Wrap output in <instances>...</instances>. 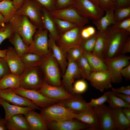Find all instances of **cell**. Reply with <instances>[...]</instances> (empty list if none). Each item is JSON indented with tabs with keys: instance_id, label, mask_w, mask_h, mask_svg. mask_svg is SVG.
Wrapping results in <instances>:
<instances>
[{
	"instance_id": "27",
	"label": "cell",
	"mask_w": 130,
	"mask_h": 130,
	"mask_svg": "<svg viewBox=\"0 0 130 130\" xmlns=\"http://www.w3.org/2000/svg\"><path fill=\"white\" fill-rule=\"evenodd\" d=\"M114 9L105 11V15L100 18L92 20V23L98 31H105L110 25L117 23L114 15Z\"/></svg>"
},
{
	"instance_id": "38",
	"label": "cell",
	"mask_w": 130,
	"mask_h": 130,
	"mask_svg": "<svg viewBox=\"0 0 130 130\" xmlns=\"http://www.w3.org/2000/svg\"><path fill=\"white\" fill-rule=\"evenodd\" d=\"M114 15L117 22H120L130 17V6L117 8L114 10Z\"/></svg>"
},
{
	"instance_id": "22",
	"label": "cell",
	"mask_w": 130,
	"mask_h": 130,
	"mask_svg": "<svg viewBox=\"0 0 130 130\" xmlns=\"http://www.w3.org/2000/svg\"><path fill=\"white\" fill-rule=\"evenodd\" d=\"M30 130H47L46 123L40 114L31 110L24 115Z\"/></svg>"
},
{
	"instance_id": "52",
	"label": "cell",
	"mask_w": 130,
	"mask_h": 130,
	"mask_svg": "<svg viewBox=\"0 0 130 130\" xmlns=\"http://www.w3.org/2000/svg\"><path fill=\"white\" fill-rule=\"evenodd\" d=\"M115 8H119L130 6V0H115Z\"/></svg>"
},
{
	"instance_id": "1",
	"label": "cell",
	"mask_w": 130,
	"mask_h": 130,
	"mask_svg": "<svg viewBox=\"0 0 130 130\" xmlns=\"http://www.w3.org/2000/svg\"><path fill=\"white\" fill-rule=\"evenodd\" d=\"M107 36V43L103 54V59H108L120 54L122 47L129 36L130 32L126 31H113L108 27L105 31Z\"/></svg>"
},
{
	"instance_id": "34",
	"label": "cell",
	"mask_w": 130,
	"mask_h": 130,
	"mask_svg": "<svg viewBox=\"0 0 130 130\" xmlns=\"http://www.w3.org/2000/svg\"><path fill=\"white\" fill-rule=\"evenodd\" d=\"M21 58L25 68L39 66L43 59L38 54L28 52L25 53Z\"/></svg>"
},
{
	"instance_id": "14",
	"label": "cell",
	"mask_w": 130,
	"mask_h": 130,
	"mask_svg": "<svg viewBox=\"0 0 130 130\" xmlns=\"http://www.w3.org/2000/svg\"><path fill=\"white\" fill-rule=\"evenodd\" d=\"M38 91L47 98L59 101L70 99L74 96L68 92L62 85L55 86L49 84L46 82Z\"/></svg>"
},
{
	"instance_id": "11",
	"label": "cell",
	"mask_w": 130,
	"mask_h": 130,
	"mask_svg": "<svg viewBox=\"0 0 130 130\" xmlns=\"http://www.w3.org/2000/svg\"><path fill=\"white\" fill-rule=\"evenodd\" d=\"M52 17L65 20L83 27L89 23V20L82 17L73 5L50 12Z\"/></svg>"
},
{
	"instance_id": "9",
	"label": "cell",
	"mask_w": 130,
	"mask_h": 130,
	"mask_svg": "<svg viewBox=\"0 0 130 130\" xmlns=\"http://www.w3.org/2000/svg\"><path fill=\"white\" fill-rule=\"evenodd\" d=\"M130 56L121 54L111 58L103 59L110 72L111 82L118 83L121 82L122 77L120 71L123 68L130 64Z\"/></svg>"
},
{
	"instance_id": "16",
	"label": "cell",
	"mask_w": 130,
	"mask_h": 130,
	"mask_svg": "<svg viewBox=\"0 0 130 130\" xmlns=\"http://www.w3.org/2000/svg\"><path fill=\"white\" fill-rule=\"evenodd\" d=\"M87 79L94 88L101 91L112 87L110 76L108 69L93 72Z\"/></svg>"
},
{
	"instance_id": "55",
	"label": "cell",
	"mask_w": 130,
	"mask_h": 130,
	"mask_svg": "<svg viewBox=\"0 0 130 130\" xmlns=\"http://www.w3.org/2000/svg\"><path fill=\"white\" fill-rule=\"evenodd\" d=\"M123 112L127 118L130 121V108H123Z\"/></svg>"
},
{
	"instance_id": "20",
	"label": "cell",
	"mask_w": 130,
	"mask_h": 130,
	"mask_svg": "<svg viewBox=\"0 0 130 130\" xmlns=\"http://www.w3.org/2000/svg\"><path fill=\"white\" fill-rule=\"evenodd\" d=\"M74 118L88 124L90 130H101L98 118L92 107L76 113Z\"/></svg>"
},
{
	"instance_id": "35",
	"label": "cell",
	"mask_w": 130,
	"mask_h": 130,
	"mask_svg": "<svg viewBox=\"0 0 130 130\" xmlns=\"http://www.w3.org/2000/svg\"><path fill=\"white\" fill-rule=\"evenodd\" d=\"M105 93L108 96L107 102L109 104V106L111 108L120 107L130 108V104L117 97L112 91H108Z\"/></svg>"
},
{
	"instance_id": "51",
	"label": "cell",
	"mask_w": 130,
	"mask_h": 130,
	"mask_svg": "<svg viewBox=\"0 0 130 130\" xmlns=\"http://www.w3.org/2000/svg\"><path fill=\"white\" fill-rule=\"evenodd\" d=\"M130 52V37L129 36L124 43L121 49L120 54L125 55Z\"/></svg>"
},
{
	"instance_id": "62",
	"label": "cell",
	"mask_w": 130,
	"mask_h": 130,
	"mask_svg": "<svg viewBox=\"0 0 130 130\" xmlns=\"http://www.w3.org/2000/svg\"><path fill=\"white\" fill-rule=\"evenodd\" d=\"M1 118V116H0V118Z\"/></svg>"
},
{
	"instance_id": "18",
	"label": "cell",
	"mask_w": 130,
	"mask_h": 130,
	"mask_svg": "<svg viewBox=\"0 0 130 130\" xmlns=\"http://www.w3.org/2000/svg\"><path fill=\"white\" fill-rule=\"evenodd\" d=\"M6 56L4 58L10 71L13 74L19 76L23 72L25 67L20 57L13 47H8Z\"/></svg>"
},
{
	"instance_id": "21",
	"label": "cell",
	"mask_w": 130,
	"mask_h": 130,
	"mask_svg": "<svg viewBox=\"0 0 130 130\" xmlns=\"http://www.w3.org/2000/svg\"><path fill=\"white\" fill-rule=\"evenodd\" d=\"M58 103L76 113L91 107L80 94H76L70 99L59 101Z\"/></svg>"
},
{
	"instance_id": "61",
	"label": "cell",
	"mask_w": 130,
	"mask_h": 130,
	"mask_svg": "<svg viewBox=\"0 0 130 130\" xmlns=\"http://www.w3.org/2000/svg\"><path fill=\"white\" fill-rule=\"evenodd\" d=\"M3 0H0V2L2 1Z\"/></svg>"
},
{
	"instance_id": "58",
	"label": "cell",
	"mask_w": 130,
	"mask_h": 130,
	"mask_svg": "<svg viewBox=\"0 0 130 130\" xmlns=\"http://www.w3.org/2000/svg\"><path fill=\"white\" fill-rule=\"evenodd\" d=\"M18 6L19 8L21 6L25 0H12Z\"/></svg>"
},
{
	"instance_id": "43",
	"label": "cell",
	"mask_w": 130,
	"mask_h": 130,
	"mask_svg": "<svg viewBox=\"0 0 130 130\" xmlns=\"http://www.w3.org/2000/svg\"><path fill=\"white\" fill-rule=\"evenodd\" d=\"M73 87V91L75 94H80L86 90L87 85L86 81L83 79L76 81Z\"/></svg>"
},
{
	"instance_id": "2",
	"label": "cell",
	"mask_w": 130,
	"mask_h": 130,
	"mask_svg": "<svg viewBox=\"0 0 130 130\" xmlns=\"http://www.w3.org/2000/svg\"><path fill=\"white\" fill-rule=\"evenodd\" d=\"M14 32L18 34L27 46L33 40V37L37 30L26 16L15 14L10 22Z\"/></svg>"
},
{
	"instance_id": "8",
	"label": "cell",
	"mask_w": 130,
	"mask_h": 130,
	"mask_svg": "<svg viewBox=\"0 0 130 130\" xmlns=\"http://www.w3.org/2000/svg\"><path fill=\"white\" fill-rule=\"evenodd\" d=\"M83 27L77 26L60 34L55 43L65 54L71 49L79 46L82 39L81 32Z\"/></svg>"
},
{
	"instance_id": "56",
	"label": "cell",
	"mask_w": 130,
	"mask_h": 130,
	"mask_svg": "<svg viewBox=\"0 0 130 130\" xmlns=\"http://www.w3.org/2000/svg\"><path fill=\"white\" fill-rule=\"evenodd\" d=\"M7 130L6 127V122L4 119L0 118V130Z\"/></svg>"
},
{
	"instance_id": "60",
	"label": "cell",
	"mask_w": 130,
	"mask_h": 130,
	"mask_svg": "<svg viewBox=\"0 0 130 130\" xmlns=\"http://www.w3.org/2000/svg\"><path fill=\"white\" fill-rule=\"evenodd\" d=\"M96 5L99 6V0H89Z\"/></svg>"
},
{
	"instance_id": "37",
	"label": "cell",
	"mask_w": 130,
	"mask_h": 130,
	"mask_svg": "<svg viewBox=\"0 0 130 130\" xmlns=\"http://www.w3.org/2000/svg\"><path fill=\"white\" fill-rule=\"evenodd\" d=\"M53 18L60 34L78 26L72 22L56 18Z\"/></svg>"
},
{
	"instance_id": "10",
	"label": "cell",
	"mask_w": 130,
	"mask_h": 130,
	"mask_svg": "<svg viewBox=\"0 0 130 130\" xmlns=\"http://www.w3.org/2000/svg\"><path fill=\"white\" fill-rule=\"evenodd\" d=\"M73 5L83 17L92 20L103 16L104 11L89 0H73Z\"/></svg>"
},
{
	"instance_id": "29",
	"label": "cell",
	"mask_w": 130,
	"mask_h": 130,
	"mask_svg": "<svg viewBox=\"0 0 130 130\" xmlns=\"http://www.w3.org/2000/svg\"><path fill=\"white\" fill-rule=\"evenodd\" d=\"M19 9L12 0H3L0 2V13L4 16L7 23L10 22Z\"/></svg>"
},
{
	"instance_id": "49",
	"label": "cell",
	"mask_w": 130,
	"mask_h": 130,
	"mask_svg": "<svg viewBox=\"0 0 130 130\" xmlns=\"http://www.w3.org/2000/svg\"><path fill=\"white\" fill-rule=\"evenodd\" d=\"M73 0H56V9L65 8L73 5Z\"/></svg>"
},
{
	"instance_id": "5",
	"label": "cell",
	"mask_w": 130,
	"mask_h": 130,
	"mask_svg": "<svg viewBox=\"0 0 130 130\" xmlns=\"http://www.w3.org/2000/svg\"><path fill=\"white\" fill-rule=\"evenodd\" d=\"M43 8L32 0H25L15 14L27 16L37 29H45L42 20Z\"/></svg>"
},
{
	"instance_id": "40",
	"label": "cell",
	"mask_w": 130,
	"mask_h": 130,
	"mask_svg": "<svg viewBox=\"0 0 130 130\" xmlns=\"http://www.w3.org/2000/svg\"><path fill=\"white\" fill-rule=\"evenodd\" d=\"M14 32L10 22L6 23L4 27L0 28V46L4 40L10 38Z\"/></svg>"
},
{
	"instance_id": "3",
	"label": "cell",
	"mask_w": 130,
	"mask_h": 130,
	"mask_svg": "<svg viewBox=\"0 0 130 130\" xmlns=\"http://www.w3.org/2000/svg\"><path fill=\"white\" fill-rule=\"evenodd\" d=\"M19 76L20 87L25 89L38 91L46 82L39 66L25 68Z\"/></svg>"
},
{
	"instance_id": "26",
	"label": "cell",
	"mask_w": 130,
	"mask_h": 130,
	"mask_svg": "<svg viewBox=\"0 0 130 130\" xmlns=\"http://www.w3.org/2000/svg\"><path fill=\"white\" fill-rule=\"evenodd\" d=\"M115 130H128L130 129V121L126 117L122 108H112Z\"/></svg>"
},
{
	"instance_id": "7",
	"label": "cell",
	"mask_w": 130,
	"mask_h": 130,
	"mask_svg": "<svg viewBox=\"0 0 130 130\" xmlns=\"http://www.w3.org/2000/svg\"><path fill=\"white\" fill-rule=\"evenodd\" d=\"M48 33L46 29H37L32 43L27 47L26 52L37 54L43 58L51 55L52 53L48 45Z\"/></svg>"
},
{
	"instance_id": "23",
	"label": "cell",
	"mask_w": 130,
	"mask_h": 130,
	"mask_svg": "<svg viewBox=\"0 0 130 130\" xmlns=\"http://www.w3.org/2000/svg\"><path fill=\"white\" fill-rule=\"evenodd\" d=\"M0 105L3 108L5 113L4 119L6 122L13 116L21 114L24 115L31 110H34L29 107H22L11 104L0 98Z\"/></svg>"
},
{
	"instance_id": "25",
	"label": "cell",
	"mask_w": 130,
	"mask_h": 130,
	"mask_svg": "<svg viewBox=\"0 0 130 130\" xmlns=\"http://www.w3.org/2000/svg\"><path fill=\"white\" fill-rule=\"evenodd\" d=\"M42 11V20L45 29L48 31L49 37L55 42L60 34L50 12L43 7Z\"/></svg>"
},
{
	"instance_id": "6",
	"label": "cell",
	"mask_w": 130,
	"mask_h": 130,
	"mask_svg": "<svg viewBox=\"0 0 130 130\" xmlns=\"http://www.w3.org/2000/svg\"><path fill=\"white\" fill-rule=\"evenodd\" d=\"M40 114L46 123L74 118L76 113L58 103L41 109Z\"/></svg>"
},
{
	"instance_id": "57",
	"label": "cell",
	"mask_w": 130,
	"mask_h": 130,
	"mask_svg": "<svg viewBox=\"0 0 130 130\" xmlns=\"http://www.w3.org/2000/svg\"><path fill=\"white\" fill-rule=\"evenodd\" d=\"M6 23L4 16L0 13V28L4 27Z\"/></svg>"
},
{
	"instance_id": "59",
	"label": "cell",
	"mask_w": 130,
	"mask_h": 130,
	"mask_svg": "<svg viewBox=\"0 0 130 130\" xmlns=\"http://www.w3.org/2000/svg\"><path fill=\"white\" fill-rule=\"evenodd\" d=\"M7 51V49L3 50H0V57L5 58Z\"/></svg>"
},
{
	"instance_id": "4",
	"label": "cell",
	"mask_w": 130,
	"mask_h": 130,
	"mask_svg": "<svg viewBox=\"0 0 130 130\" xmlns=\"http://www.w3.org/2000/svg\"><path fill=\"white\" fill-rule=\"evenodd\" d=\"M39 66L47 83L55 86H60L62 85L59 65L52 53L48 57L43 58Z\"/></svg>"
},
{
	"instance_id": "54",
	"label": "cell",
	"mask_w": 130,
	"mask_h": 130,
	"mask_svg": "<svg viewBox=\"0 0 130 130\" xmlns=\"http://www.w3.org/2000/svg\"><path fill=\"white\" fill-rule=\"evenodd\" d=\"M114 93L117 97L130 104V95L123 94Z\"/></svg>"
},
{
	"instance_id": "41",
	"label": "cell",
	"mask_w": 130,
	"mask_h": 130,
	"mask_svg": "<svg viewBox=\"0 0 130 130\" xmlns=\"http://www.w3.org/2000/svg\"><path fill=\"white\" fill-rule=\"evenodd\" d=\"M96 40V34L94 35L85 39H82L79 46L84 52H92L94 49Z\"/></svg>"
},
{
	"instance_id": "17",
	"label": "cell",
	"mask_w": 130,
	"mask_h": 130,
	"mask_svg": "<svg viewBox=\"0 0 130 130\" xmlns=\"http://www.w3.org/2000/svg\"><path fill=\"white\" fill-rule=\"evenodd\" d=\"M92 108L98 118L101 130H114L111 108L104 104Z\"/></svg>"
},
{
	"instance_id": "42",
	"label": "cell",
	"mask_w": 130,
	"mask_h": 130,
	"mask_svg": "<svg viewBox=\"0 0 130 130\" xmlns=\"http://www.w3.org/2000/svg\"><path fill=\"white\" fill-rule=\"evenodd\" d=\"M110 29L113 31H126L130 32V17L112 25Z\"/></svg>"
},
{
	"instance_id": "50",
	"label": "cell",
	"mask_w": 130,
	"mask_h": 130,
	"mask_svg": "<svg viewBox=\"0 0 130 130\" xmlns=\"http://www.w3.org/2000/svg\"><path fill=\"white\" fill-rule=\"evenodd\" d=\"M111 88V91L114 93L123 94L130 95V86L129 85L117 88L112 87Z\"/></svg>"
},
{
	"instance_id": "12",
	"label": "cell",
	"mask_w": 130,
	"mask_h": 130,
	"mask_svg": "<svg viewBox=\"0 0 130 130\" xmlns=\"http://www.w3.org/2000/svg\"><path fill=\"white\" fill-rule=\"evenodd\" d=\"M12 89L17 94L31 101L37 106L42 109L57 103L59 101L47 98L38 91L25 89L20 87Z\"/></svg>"
},
{
	"instance_id": "46",
	"label": "cell",
	"mask_w": 130,
	"mask_h": 130,
	"mask_svg": "<svg viewBox=\"0 0 130 130\" xmlns=\"http://www.w3.org/2000/svg\"><path fill=\"white\" fill-rule=\"evenodd\" d=\"M99 6L104 11L115 8V0H99Z\"/></svg>"
},
{
	"instance_id": "28",
	"label": "cell",
	"mask_w": 130,
	"mask_h": 130,
	"mask_svg": "<svg viewBox=\"0 0 130 130\" xmlns=\"http://www.w3.org/2000/svg\"><path fill=\"white\" fill-rule=\"evenodd\" d=\"M23 115L13 116L6 122V127L9 130H30L29 125Z\"/></svg>"
},
{
	"instance_id": "30",
	"label": "cell",
	"mask_w": 130,
	"mask_h": 130,
	"mask_svg": "<svg viewBox=\"0 0 130 130\" xmlns=\"http://www.w3.org/2000/svg\"><path fill=\"white\" fill-rule=\"evenodd\" d=\"M83 56L86 58L93 72H97L108 69L103 60L100 57L92 52H84Z\"/></svg>"
},
{
	"instance_id": "33",
	"label": "cell",
	"mask_w": 130,
	"mask_h": 130,
	"mask_svg": "<svg viewBox=\"0 0 130 130\" xmlns=\"http://www.w3.org/2000/svg\"><path fill=\"white\" fill-rule=\"evenodd\" d=\"M8 39L9 42L13 45L15 52L21 58L26 52L28 46L17 33L14 32L13 36Z\"/></svg>"
},
{
	"instance_id": "48",
	"label": "cell",
	"mask_w": 130,
	"mask_h": 130,
	"mask_svg": "<svg viewBox=\"0 0 130 130\" xmlns=\"http://www.w3.org/2000/svg\"><path fill=\"white\" fill-rule=\"evenodd\" d=\"M10 73V70L5 58L0 57V79Z\"/></svg>"
},
{
	"instance_id": "36",
	"label": "cell",
	"mask_w": 130,
	"mask_h": 130,
	"mask_svg": "<svg viewBox=\"0 0 130 130\" xmlns=\"http://www.w3.org/2000/svg\"><path fill=\"white\" fill-rule=\"evenodd\" d=\"M76 62L81 71V77L87 79L92 72L87 60L83 55Z\"/></svg>"
},
{
	"instance_id": "24",
	"label": "cell",
	"mask_w": 130,
	"mask_h": 130,
	"mask_svg": "<svg viewBox=\"0 0 130 130\" xmlns=\"http://www.w3.org/2000/svg\"><path fill=\"white\" fill-rule=\"evenodd\" d=\"M48 43L53 55L58 64L62 75L64 74L68 64L66 58V54L63 52L55 42L50 37Z\"/></svg>"
},
{
	"instance_id": "32",
	"label": "cell",
	"mask_w": 130,
	"mask_h": 130,
	"mask_svg": "<svg viewBox=\"0 0 130 130\" xmlns=\"http://www.w3.org/2000/svg\"><path fill=\"white\" fill-rule=\"evenodd\" d=\"M20 86L19 76L10 73L0 79V90L8 88L15 89Z\"/></svg>"
},
{
	"instance_id": "53",
	"label": "cell",
	"mask_w": 130,
	"mask_h": 130,
	"mask_svg": "<svg viewBox=\"0 0 130 130\" xmlns=\"http://www.w3.org/2000/svg\"><path fill=\"white\" fill-rule=\"evenodd\" d=\"M121 76L127 80L130 79V64L123 68L120 71Z\"/></svg>"
},
{
	"instance_id": "13",
	"label": "cell",
	"mask_w": 130,
	"mask_h": 130,
	"mask_svg": "<svg viewBox=\"0 0 130 130\" xmlns=\"http://www.w3.org/2000/svg\"><path fill=\"white\" fill-rule=\"evenodd\" d=\"M68 64L64 74L62 75V85L65 90L73 96L76 94L73 91L72 85L74 80L81 78V72L76 61H68Z\"/></svg>"
},
{
	"instance_id": "15",
	"label": "cell",
	"mask_w": 130,
	"mask_h": 130,
	"mask_svg": "<svg viewBox=\"0 0 130 130\" xmlns=\"http://www.w3.org/2000/svg\"><path fill=\"white\" fill-rule=\"evenodd\" d=\"M0 98L13 105L30 107L35 110L41 109L31 101L17 94L11 88L0 90Z\"/></svg>"
},
{
	"instance_id": "39",
	"label": "cell",
	"mask_w": 130,
	"mask_h": 130,
	"mask_svg": "<svg viewBox=\"0 0 130 130\" xmlns=\"http://www.w3.org/2000/svg\"><path fill=\"white\" fill-rule=\"evenodd\" d=\"M84 51L80 46L72 48L66 53V58L68 61L73 60L77 61L83 55Z\"/></svg>"
},
{
	"instance_id": "19",
	"label": "cell",
	"mask_w": 130,
	"mask_h": 130,
	"mask_svg": "<svg viewBox=\"0 0 130 130\" xmlns=\"http://www.w3.org/2000/svg\"><path fill=\"white\" fill-rule=\"evenodd\" d=\"M48 129L52 130H79L89 128V126L75 118L46 123Z\"/></svg>"
},
{
	"instance_id": "47",
	"label": "cell",
	"mask_w": 130,
	"mask_h": 130,
	"mask_svg": "<svg viewBox=\"0 0 130 130\" xmlns=\"http://www.w3.org/2000/svg\"><path fill=\"white\" fill-rule=\"evenodd\" d=\"M96 32L95 28L92 26L83 27L81 32V36L82 39H87L95 35Z\"/></svg>"
},
{
	"instance_id": "31",
	"label": "cell",
	"mask_w": 130,
	"mask_h": 130,
	"mask_svg": "<svg viewBox=\"0 0 130 130\" xmlns=\"http://www.w3.org/2000/svg\"><path fill=\"white\" fill-rule=\"evenodd\" d=\"M96 40L95 46L92 52L103 58V54L105 49L107 38L105 31H98L96 33Z\"/></svg>"
},
{
	"instance_id": "44",
	"label": "cell",
	"mask_w": 130,
	"mask_h": 130,
	"mask_svg": "<svg viewBox=\"0 0 130 130\" xmlns=\"http://www.w3.org/2000/svg\"><path fill=\"white\" fill-rule=\"evenodd\" d=\"M50 12L56 9V0H32Z\"/></svg>"
},
{
	"instance_id": "45",
	"label": "cell",
	"mask_w": 130,
	"mask_h": 130,
	"mask_svg": "<svg viewBox=\"0 0 130 130\" xmlns=\"http://www.w3.org/2000/svg\"><path fill=\"white\" fill-rule=\"evenodd\" d=\"M108 100L107 96L104 93L102 96L98 98L92 99L90 102L88 103V104L89 107H93L104 104L105 102H107Z\"/></svg>"
}]
</instances>
